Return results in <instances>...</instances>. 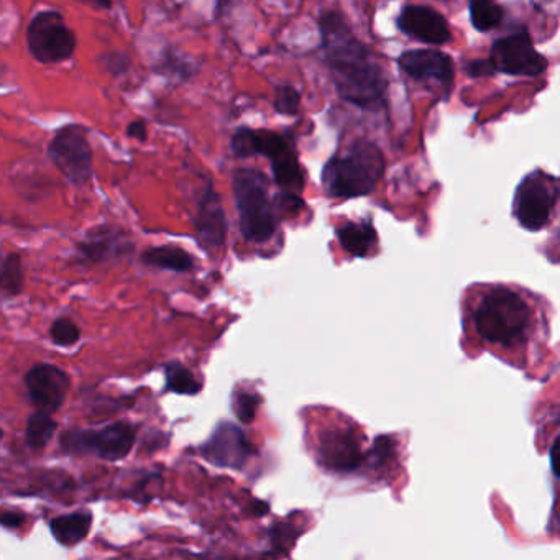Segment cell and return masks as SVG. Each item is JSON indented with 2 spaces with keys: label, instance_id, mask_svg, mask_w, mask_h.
Segmentation results:
<instances>
[{
  "label": "cell",
  "instance_id": "1",
  "mask_svg": "<svg viewBox=\"0 0 560 560\" xmlns=\"http://www.w3.org/2000/svg\"><path fill=\"white\" fill-rule=\"evenodd\" d=\"M320 42L339 96L362 109L382 106L388 91L385 73L372 51L336 12H326L320 18Z\"/></svg>",
  "mask_w": 560,
  "mask_h": 560
},
{
  "label": "cell",
  "instance_id": "2",
  "mask_svg": "<svg viewBox=\"0 0 560 560\" xmlns=\"http://www.w3.org/2000/svg\"><path fill=\"white\" fill-rule=\"evenodd\" d=\"M471 319L485 342L513 349L526 342L533 314L520 293L506 287H497L480 298Z\"/></svg>",
  "mask_w": 560,
  "mask_h": 560
},
{
  "label": "cell",
  "instance_id": "3",
  "mask_svg": "<svg viewBox=\"0 0 560 560\" xmlns=\"http://www.w3.org/2000/svg\"><path fill=\"white\" fill-rule=\"evenodd\" d=\"M385 170L375 143L357 140L346 155L332 156L323 170V185L330 198L353 199L372 195Z\"/></svg>",
  "mask_w": 560,
  "mask_h": 560
},
{
  "label": "cell",
  "instance_id": "4",
  "mask_svg": "<svg viewBox=\"0 0 560 560\" xmlns=\"http://www.w3.org/2000/svg\"><path fill=\"white\" fill-rule=\"evenodd\" d=\"M242 237L252 244H265L278 228V209L268 195V179L255 170H237L232 176Z\"/></svg>",
  "mask_w": 560,
  "mask_h": 560
},
{
  "label": "cell",
  "instance_id": "5",
  "mask_svg": "<svg viewBox=\"0 0 560 560\" xmlns=\"http://www.w3.org/2000/svg\"><path fill=\"white\" fill-rule=\"evenodd\" d=\"M25 38L28 54L40 65L63 63L77 54V34L65 21L63 14L54 9L38 12L32 18Z\"/></svg>",
  "mask_w": 560,
  "mask_h": 560
},
{
  "label": "cell",
  "instance_id": "6",
  "mask_svg": "<svg viewBox=\"0 0 560 560\" xmlns=\"http://www.w3.org/2000/svg\"><path fill=\"white\" fill-rule=\"evenodd\" d=\"M48 156L71 185L84 186L93 179V147L86 127L81 124L60 127L48 143Z\"/></svg>",
  "mask_w": 560,
  "mask_h": 560
},
{
  "label": "cell",
  "instance_id": "7",
  "mask_svg": "<svg viewBox=\"0 0 560 560\" xmlns=\"http://www.w3.org/2000/svg\"><path fill=\"white\" fill-rule=\"evenodd\" d=\"M137 429L130 422L117 421L101 431L93 429H70L60 438V445L67 454L96 455L104 460L116 462L126 458L136 444Z\"/></svg>",
  "mask_w": 560,
  "mask_h": 560
},
{
  "label": "cell",
  "instance_id": "8",
  "mask_svg": "<svg viewBox=\"0 0 560 560\" xmlns=\"http://www.w3.org/2000/svg\"><path fill=\"white\" fill-rule=\"evenodd\" d=\"M559 186L556 176L533 172L524 176L514 196V215L526 231L537 232L546 228L556 209Z\"/></svg>",
  "mask_w": 560,
  "mask_h": 560
},
{
  "label": "cell",
  "instance_id": "9",
  "mask_svg": "<svg viewBox=\"0 0 560 560\" xmlns=\"http://www.w3.org/2000/svg\"><path fill=\"white\" fill-rule=\"evenodd\" d=\"M497 73L534 78L547 70V60L534 48L526 31L500 38L490 48V58Z\"/></svg>",
  "mask_w": 560,
  "mask_h": 560
},
{
  "label": "cell",
  "instance_id": "10",
  "mask_svg": "<svg viewBox=\"0 0 560 560\" xmlns=\"http://www.w3.org/2000/svg\"><path fill=\"white\" fill-rule=\"evenodd\" d=\"M25 386L35 408L54 415L67 399L70 392V376L50 363H38L25 375Z\"/></svg>",
  "mask_w": 560,
  "mask_h": 560
},
{
  "label": "cell",
  "instance_id": "11",
  "mask_svg": "<svg viewBox=\"0 0 560 560\" xmlns=\"http://www.w3.org/2000/svg\"><path fill=\"white\" fill-rule=\"evenodd\" d=\"M199 452L215 467L242 468L254 451L242 429L232 422H221Z\"/></svg>",
  "mask_w": 560,
  "mask_h": 560
},
{
  "label": "cell",
  "instance_id": "12",
  "mask_svg": "<svg viewBox=\"0 0 560 560\" xmlns=\"http://www.w3.org/2000/svg\"><path fill=\"white\" fill-rule=\"evenodd\" d=\"M320 464L329 470L355 471L363 465L362 445L357 439L353 429L329 428L323 431L319 438Z\"/></svg>",
  "mask_w": 560,
  "mask_h": 560
},
{
  "label": "cell",
  "instance_id": "13",
  "mask_svg": "<svg viewBox=\"0 0 560 560\" xmlns=\"http://www.w3.org/2000/svg\"><path fill=\"white\" fill-rule=\"evenodd\" d=\"M77 248L81 260L100 265L129 257L133 252V242L124 229L104 224L91 229Z\"/></svg>",
  "mask_w": 560,
  "mask_h": 560
},
{
  "label": "cell",
  "instance_id": "14",
  "mask_svg": "<svg viewBox=\"0 0 560 560\" xmlns=\"http://www.w3.org/2000/svg\"><path fill=\"white\" fill-rule=\"evenodd\" d=\"M396 24L402 34L422 44L444 45L452 37L444 15L425 5H406Z\"/></svg>",
  "mask_w": 560,
  "mask_h": 560
},
{
  "label": "cell",
  "instance_id": "15",
  "mask_svg": "<svg viewBox=\"0 0 560 560\" xmlns=\"http://www.w3.org/2000/svg\"><path fill=\"white\" fill-rule=\"evenodd\" d=\"M398 63L416 81L434 80L445 88H451L454 81V61L442 51L409 50L399 57Z\"/></svg>",
  "mask_w": 560,
  "mask_h": 560
},
{
  "label": "cell",
  "instance_id": "16",
  "mask_svg": "<svg viewBox=\"0 0 560 560\" xmlns=\"http://www.w3.org/2000/svg\"><path fill=\"white\" fill-rule=\"evenodd\" d=\"M195 224L196 234L206 250L215 252L222 248L228 235V221H225L221 198L211 185L206 188L199 199Z\"/></svg>",
  "mask_w": 560,
  "mask_h": 560
},
{
  "label": "cell",
  "instance_id": "17",
  "mask_svg": "<svg viewBox=\"0 0 560 560\" xmlns=\"http://www.w3.org/2000/svg\"><path fill=\"white\" fill-rule=\"evenodd\" d=\"M231 149L237 159H250L261 155L268 160L277 159L284 150L291 149L287 137L280 136L270 130H254L248 127H241L235 130L231 140Z\"/></svg>",
  "mask_w": 560,
  "mask_h": 560
},
{
  "label": "cell",
  "instance_id": "18",
  "mask_svg": "<svg viewBox=\"0 0 560 560\" xmlns=\"http://www.w3.org/2000/svg\"><path fill=\"white\" fill-rule=\"evenodd\" d=\"M93 526V514L90 511H77V513L61 514L51 520L50 529L55 539L61 546H77L81 540L86 539Z\"/></svg>",
  "mask_w": 560,
  "mask_h": 560
},
{
  "label": "cell",
  "instance_id": "19",
  "mask_svg": "<svg viewBox=\"0 0 560 560\" xmlns=\"http://www.w3.org/2000/svg\"><path fill=\"white\" fill-rule=\"evenodd\" d=\"M270 163L271 170H273L275 183L283 189V192H291V195L303 192L304 172L293 147L284 150L277 159L270 160Z\"/></svg>",
  "mask_w": 560,
  "mask_h": 560
},
{
  "label": "cell",
  "instance_id": "20",
  "mask_svg": "<svg viewBox=\"0 0 560 560\" xmlns=\"http://www.w3.org/2000/svg\"><path fill=\"white\" fill-rule=\"evenodd\" d=\"M340 245L353 257L365 258L376 242V231L372 222H347L337 229Z\"/></svg>",
  "mask_w": 560,
  "mask_h": 560
},
{
  "label": "cell",
  "instance_id": "21",
  "mask_svg": "<svg viewBox=\"0 0 560 560\" xmlns=\"http://www.w3.org/2000/svg\"><path fill=\"white\" fill-rule=\"evenodd\" d=\"M142 261L149 267L162 268V270L185 271L195 267V258L179 247L165 245V247H153L143 252Z\"/></svg>",
  "mask_w": 560,
  "mask_h": 560
},
{
  "label": "cell",
  "instance_id": "22",
  "mask_svg": "<svg viewBox=\"0 0 560 560\" xmlns=\"http://www.w3.org/2000/svg\"><path fill=\"white\" fill-rule=\"evenodd\" d=\"M25 273L19 254H9L0 264V298L11 300L24 290Z\"/></svg>",
  "mask_w": 560,
  "mask_h": 560
},
{
  "label": "cell",
  "instance_id": "23",
  "mask_svg": "<svg viewBox=\"0 0 560 560\" xmlns=\"http://www.w3.org/2000/svg\"><path fill=\"white\" fill-rule=\"evenodd\" d=\"M58 424L51 418L50 412L37 411L28 418L27 431H25V439H27V445L32 451H42L47 447L48 442L57 431Z\"/></svg>",
  "mask_w": 560,
  "mask_h": 560
},
{
  "label": "cell",
  "instance_id": "24",
  "mask_svg": "<svg viewBox=\"0 0 560 560\" xmlns=\"http://www.w3.org/2000/svg\"><path fill=\"white\" fill-rule=\"evenodd\" d=\"M504 11L493 0H471L470 21L475 31L490 32L500 27Z\"/></svg>",
  "mask_w": 560,
  "mask_h": 560
},
{
  "label": "cell",
  "instance_id": "25",
  "mask_svg": "<svg viewBox=\"0 0 560 560\" xmlns=\"http://www.w3.org/2000/svg\"><path fill=\"white\" fill-rule=\"evenodd\" d=\"M165 382L166 389L176 395L192 396L201 392V383L196 380L191 370L186 369L179 362H170L165 366Z\"/></svg>",
  "mask_w": 560,
  "mask_h": 560
},
{
  "label": "cell",
  "instance_id": "26",
  "mask_svg": "<svg viewBox=\"0 0 560 560\" xmlns=\"http://www.w3.org/2000/svg\"><path fill=\"white\" fill-rule=\"evenodd\" d=\"M155 71L162 77L168 78V80H189L195 74V67L189 63L188 58L185 55L179 54L176 48H168L163 51L160 57L159 63H156Z\"/></svg>",
  "mask_w": 560,
  "mask_h": 560
},
{
  "label": "cell",
  "instance_id": "27",
  "mask_svg": "<svg viewBox=\"0 0 560 560\" xmlns=\"http://www.w3.org/2000/svg\"><path fill=\"white\" fill-rule=\"evenodd\" d=\"M50 337L58 347H73L80 342L81 330L70 317H60L51 324Z\"/></svg>",
  "mask_w": 560,
  "mask_h": 560
},
{
  "label": "cell",
  "instance_id": "28",
  "mask_svg": "<svg viewBox=\"0 0 560 560\" xmlns=\"http://www.w3.org/2000/svg\"><path fill=\"white\" fill-rule=\"evenodd\" d=\"M97 65L114 78L126 77L132 70V60L124 51H106L97 57Z\"/></svg>",
  "mask_w": 560,
  "mask_h": 560
},
{
  "label": "cell",
  "instance_id": "29",
  "mask_svg": "<svg viewBox=\"0 0 560 560\" xmlns=\"http://www.w3.org/2000/svg\"><path fill=\"white\" fill-rule=\"evenodd\" d=\"M393 455H395V441L388 435H382V438L376 439L369 454L363 457V462H369L370 468L376 470V468H382L383 465L388 464Z\"/></svg>",
  "mask_w": 560,
  "mask_h": 560
},
{
  "label": "cell",
  "instance_id": "30",
  "mask_svg": "<svg viewBox=\"0 0 560 560\" xmlns=\"http://www.w3.org/2000/svg\"><path fill=\"white\" fill-rule=\"evenodd\" d=\"M275 109L283 116H296L300 113L301 94L293 86H280L275 93Z\"/></svg>",
  "mask_w": 560,
  "mask_h": 560
},
{
  "label": "cell",
  "instance_id": "31",
  "mask_svg": "<svg viewBox=\"0 0 560 560\" xmlns=\"http://www.w3.org/2000/svg\"><path fill=\"white\" fill-rule=\"evenodd\" d=\"M258 396L254 393L242 392L235 395L234 411L245 424H250L257 415Z\"/></svg>",
  "mask_w": 560,
  "mask_h": 560
},
{
  "label": "cell",
  "instance_id": "32",
  "mask_svg": "<svg viewBox=\"0 0 560 560\" xmlns=\"http://www.w3.org/2000/svg\"><path fill=\"white\" fill-rule=\"evenodd\" d=\"M467 74L470 78H490L497 74L493 65L488 60H475L467 65Z\"/></svg>",
  "mask_w": 560,
  "mask_h": 560
},
{
  "label": "cell",
  "instance_id": "33",
  "mask_svg": "<svg viewBox=\"0 0 560 560\" xmlns=\"http://www.w3.org/2000/svg\"><path fill=\"white\" fill-rule=\"evenodd\" d=\"M126 133L129 139L137 140V142H147V139H149V130H147V124L143 120H132L127 126Z\"/></svg>",
  "mask_w": 560,
  "mask_h": 560
},
{
  "label": "cell",
  "instance_id": "34",
  "mask_svg": "<svg viewBox=\"0 0 560 560\" xmlns=\"http://www.w3.org/2000/svg\"><path fill=\"white\" fill-rule=\"evenodd\" d=\"M25 523V516L19 511H5V513L0 514V524L4 527H9V529H18L22 524Z\"/></svg>",
  "mask_w": 560,
  "mask_h": 560
},
{
  "label": "cell",
  "instance_id": "35",
  "mask_svg": "<svg viewBox=\"0 0 560 560\" xmlns=\"http://www.w3.org/2000/svg\"><path fill=\"white\" fill-rule=\"evenodd\" d=\"M77 2L91 9H97V11H110L113 9V0H77Z\"/></svg>",
  "mask_w": 560,
  "mask_h": 560
},
{
  "label": "cell",
  "instance_id": "36",
  "mask_svg": "<svg viewBox=\"0 0 560 560\" xmlns=\"http://www.w3.org/2000/svg\"><path fill=\"white\" fill-rule=\"evenodd\" d=\"M232 0H218V11H222V9L228 8Z\"/></svg>",
  "mask_w": 560,
  "mask_h": 560
}]
</instances>
